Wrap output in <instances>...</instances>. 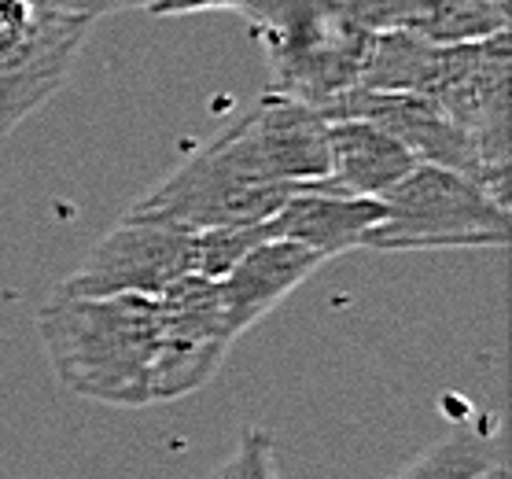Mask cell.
<instances>
[{
	"instance_id": "8",
	"label": "cell",
	"mask_w": 512,
	"mask_h": 479,
	"mask_svg": "<svg viewBox=\"0 0 512 479\" xmlns=\"http://www.w3.org/2000/svg\"><path fill=\"white\" fill-rule=\"evenodd\" d=\"M196 273V233L170 222L122 218L70 269L59 295H163Z\"/></svg>"
},
{
	"instance_id": "14",
	"label": "cell",
	"mask_w": 512,
	"mask_h": 479,
	"mask_svg": "<svg viewBox=\"0 0 512 479\" xmlns=\"http://www.w3.org/2000/svg\"><path fill=\"white\" fill-rule=\"evenodd\" d=\"M446 48L450 45L428 41L417 30H376L365 45L358 89L431 96L443 78Z\"/></svg>"
},
{
	"instance_id": "12",
	"label": "cell",
	"mask_w": 512,
	"mask_h": 479,
	"mask_svg": "<svg viewBox=\"0 0 512 479\" xmlns=\"http://www.w3.org/2000/svg\"><path fill=\"white\" fill-rule=\"evenodd\" d=\"M321 266H325V258L303 244H291V240H262L251 247L218 281L233 336L240 339L247 328H255L273 306L284 303Z\"/></svg>"
},
{
	"instance_id": "19",
	"label": "cell",
	"mask_w": 512,
	"mask_h": 479,
	"mask_svg": "<svg viewBox=\"0 0 512 479\" xmlns=\"http://www.w3.org/2000/svg\"><path fill=\"white\" fill-rule=\"evenodd\" d=\"M63 12L82 15V19H100V15H118L129 8H148V0H56Z\"/></svg>"
},
{
	"instance_id": "18",
	"label": "cell",
	"mask_w": 512,
	"mask_h": 479,
	"mask_svg": "<svg viewBox=\"0 0 512 479\" xmlns=\"http://www.w3.org/2000/svg\"><path fill=\"white\" fill-rule=\"evenodd\" d=\"M251 0H148L152 15H196V12H244Z\"/></svg>"
},
{
	"instance_id": "2",
	"label": "cell",
	"mask_w": 512,
	"mask_h": 479,
	"mask_svg": "<svg viewBox=\"0 0 512 479\" xmlns=\"http://www.w3.org/2000/svg\"><path fill=\"white\" fill-rule=\"evenodd\" d=\"M240 15L266 45L277 93L325 111L358 89L369 30L339 0H251Z\"/></svg>"
},
{
	"instance_id": "20",
	"label": "cell",
	"mask_w": 512,
	"mask_h": 479,
	"mask_svg": "<svg viewBox=\"0 0 512 479\" xmlns=\"http://www.w3.org/2000/svg\"><path fill=\"white\" fill-rule=\"evenodd\" d=\"M483 479H509V468H505V461H498V465L490 468V472Z\"/></svg>"
},
{
	"instance_id": "7",
	"label": "cell",
	"mask_w": 512,
	"mask_h": 479,
	"mask_svg": "<svg viewBox=\"0 0 512 479\" xmlns=\"http://www.w3.org/2000/svg\"><path fill=\"white\" fill-rule=\"evenodd\" d=\"M236 343L218 281L188 273L155 295L152 402H177L210 384Z\"/></svg>"
},
{
	"instance_id": "16",
	"label": "cell",
	"mask_w": 512,
	"mask_h": 479,
	"mask_svg": "<svg viewBox=\"0 0 512 479\" xmlns=\"http://www.w3.org/2000/svg\"><path fill=\"white\" fill-rule=\"evenodd\" d=\"M266 240V229L258 225H225V229H203L196 233V277L222 281L255 244Z\"/></svg>"
},
{
	"instance_id": "17",
	"label": "cell",
	"mask_w": 512,
	"mask_h": 479,
	"mask_svg": "<svg viewBox=\"0 0 512 479\" xmlns=\"http://www.w3.org/2000/svg\"><path fill=\"white\" fill-rule=\"evenodd\" d=\"M210 479H280L277 476V443L266 428H244L240 443Z\"/></svg>"
},
{
	"instance_id": "5",
	"label": "cell",
	"mask_w": 512,
	"mask_h": 479,
	"mask_svg": "<svg viewBox=\"0 0 512 479\" xmlns=\"http://www.w3.org/2000/svg\"><path fill=\"white\" fill-rule=\"evenodd\" d=\"M299 188L306 185L251 177L244 166H236L210 141L207 148L188 155L163 185H155L148 196L137 199L126 214L148 218V222L181 225L192 233L225 229V225H258L273 218L284 207V199L295 196Z\"/></svg>"
},
{
	"instance_id": "1",
	"label": "cell",
	"mask_w": 512,
	"mask_h": 479,
	"mask_svg": "<svg viewBox=\"0 0 512 479\" xmlns=\"http://www.w3.org/2000/svg\"><path fill=\"white\" fill-rule=\"evenodd\" d=\"M48 365L70 395L104 406H152V295H59L37 310Z\"/></svg>"
},
{
	"instance_id": "13",
	"label": "cell",
	"mask_w": 512,
	"mask_h": 479,
	"mask_svg": "<svg viewBox=\"0 0 512 479\" xmlns=\"http://www.w3.org/2000/svg\"><path fill=\"white\" fill-rule=\"evenodd\" d=\"M325 122L328 177L317 185L328 192L380 199L417 166V159L373 122H361V118H325Z\"/></svg>"
},
{
	"instance_id": "15",
	"label": "cell",
	"mask_w": 512,
	"mask_h": 479,
	"mask_svg": "<svg viewBox=\"0 0 512 479\" xmlns=\"http://www.w3.org/2000/svg\"><path fill=\"white\" fill-rule=\"evenodd\" d=\"M498 461L501 450L490 424H476L439 439L391 479H483Z\"/></svg>"
},
{
	"instance_id": "10",
	"label": "cell",
	"mask_w": 512,
	"mask_h": 479,
	"mask_svg": "<svg viewBox=\"0 0 512 479\" xmlns=\"http://www.w3.org/2000/svg\"><path fill=\"white\" fill-rule=\"evenodd\" d=\"M325 118H361L391 133L417 163L446 166L483 185V163L468 133L446 115L431 96L420 93H376V89H350L321 111ZM487 188V185H483Z\"/></svg>"
},
{
	"instance_id": "11",
	"label": "cell",
	"mask_w": 512,
	"mask_h": 479,
	"mask_svg": "<svg viewBox=\"0 0 512 479\" xmlns=\"http://www.w3.org/2000/svg\"><path fill=\"white\" fill-rule=\"evenodd\" d=\"M384 218L380 199L369 196H339L314 185L299 188L295 196L284 199L273 218L262 222L266 240H291V244L310 247L314 255L339 258L365 247V236L376 222Z\"/></svg>"
},
{
	"instance_id": "3",
	"label": "cell",
	"mask_w": 512,
	"mask_h": 479,
	"mask_svg": "<svg viewBox=\"0 0 512 479\" xmlns=\"http://www.w3.org/2000/svg\"><path fill=\"white\" fill-rule=\"evenodd\" d=\"M384 218L369 229L373 251H435V247H505L509 207L472 177L417 163L380 196Z\"/></svg>"
},
{
	"instance_id": "4",
	"label": "cell",
	"mask_w": 512,
	"mask_h": 479,
	"mask_svg": "<svg viewBox=\"0 0 512 479\" xmlns=\"http://www.w3.org/2000/svg\"><path fill=\"white\" fill-rule=\"evenodd\" d=\"M89 30L56 0H0V137L63 89Z\"/></svg>"
},
{
	"instance_id": "9",
	"label": "cell",
	"mask_w": 512,
	"mask_h": 479,
	"mask_svg": "<svg viewBox=\"0 0 512 479\" xmlns=\"http://www.w3.org/2000/svg\"><path fill=\"white\" fill-rule=\"evenodd\" d=\"M236 166L262 181L314 185L328 177V122L317 107L269 89L244 118L214 137Z\"/></svg>"
},
{
	"instance_id": "6",
	"label": "cell",
	"mask_w": 512,
	"mask_h": 479,
	"mask_svg": "<svg viewBox=\"0 0 512 479\" xmlns=\"http://www.w3.org/2000/svg\"><path fill=\"white\" fill-rule=\"evenodd\" d=\"M512 52L509 30L472 41V45L446 48L443 78L431 100L468 133L483 163V185L498 203L509 207V82Z\"/></svg>"
}]
</instances>
